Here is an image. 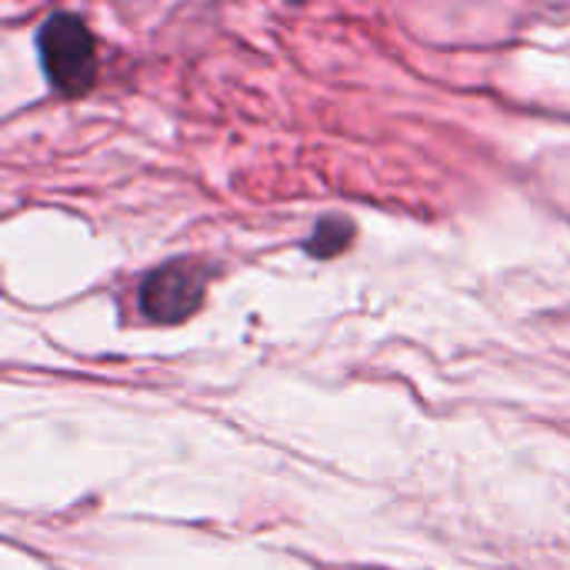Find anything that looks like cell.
I'll return each mask as SVG.
<instances>
[{"label":"cell","mask_w":570,"mask_h":570,"mask_svg":"<svg viewBox=\"0 0 570 570\" xmlns=\"http://www.w3.org/2000/svg\"><path fill=\"white\" fill-rule=\"evenodd\" d=\"M37 57L47 83L63 97H80L97 80V40L70 10H57L40 23Z\"/></svg>","instance_id":"1"},{"label":"cell","mask_w":570,"mask_h":570,"mask_svg":"<svg viewBox=\"0 0 570 570\" xmlns=\"http://www.w3.org/2000/svg\"><path fill=\"white\" fill-rule=\"evenodd\" d=\"M210 271L194 261H170L140 281V314L154 324H180L200 311Z\"/></svg>","instance_id":"2"},{"label":"cell","mask_w":570,"mask_h":570,"mask_svg":"<svg viewBox=\"0 0 570 570\" xmlns=\"http://www.w3.org/2000/svg\"><path fill=\"white\" fill-rule=\"evenodd\" d=\"M351 237H354V224L341 214H327L317 220L314 234L304 240V250L311 257H337L341 250L351 247Z\"/></svg>","instance_id":"3"}]
</instances>
